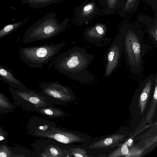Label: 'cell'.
<instances>
[{
    "label": "cell",
    "instance_id": "8992f818",
    "mask_svg": "<svg viewBox=\"0 0 157 157\" xmlns=\"http://www.w3.org/2000/svg\"><path fill=\"white\" fill-rule=\"evenodd\" d=\"M9 89L14 98L22 99L32 110L37 111L40 109L53 106L42 94L35 90L27 88L17 90L11 87H10Z\"/></svg>",
    "mask_w": 157,
    "mask_h": 157
},
{
    "label": "cell",
    "instance_id": "7c38bea8",
    "mask_svg": "<svg viewBox=\"0 0 157 157\" xmlns=\"http://www.w3.org/2000/svg\"><path fill=\"white\" fill-rule=\"evenodd\" d=\"M0 79L7 83L10 87L19 90L26 88L22 82L16 78L13 74L6 68L0 65Z\"/></svg>",
    "mask_w": 157,
    "mask_h": 157
},
{
    "label": "cell",
    "instance_id": "4fadbf2b",
    "mask_svg": "<svg viewBox=\"0 0 157 157\" xmlns=\"http://www.w3.org/2000/svg\"><path fill=\"white\" fill-rule=\"evenodd\" d=\"M104 31L101 26H97L95 28L87 29L84 32L86 39L90 42L97 44L102 41H107L104 36Z\"/></svg>",
    "mask_w": 157,
    "mask_h": 157
},
{
    "label": "cell",
    "instance_id": "52a82bcc",
    "mask_svg": "<svg viewBox=\"0 0 157 157\" xmlns=\"http://www.w3.org/2000/svg\"><path fill=\"white\" fill-rule=\"evenodd\" d=\"M123 38L119 35L113 40L106 52L105 58L106 66L104 76H110L120 64L122 54Z\"/></svg>",
    "mask_w": 157,
    "mask_h": 157
},
{
    "label": "cell",
    "instance_id": "603a6c76",
    "mask_svg": "<svg viewBox=\"0 0 157 157\" xmlns=\"http://www.w3.org/2000/svg\"><path fill=\"white\" fill-rule=\"evenodd\" d=\"M4 139V138L2 136H0V140H3Z\"/></svg>",
    "mask_w": 157,
    "mask_h": 157
},
{
    "label": "cell",
    "instance_id": "8fae6325",
    "mask_svg": "<svg viewBox=\"0 0 157 157\" xmlns=\"http://www.w3.org/2000/svg\"><path fill=\"white\" fill-rule=\"evenodd\" d=\"M125 137L124 135L119 134L109 135L94 142L89 147L91 148L113 147L118 145Z\"/></svg>",
    "mask_w": 157,
    "mask_h": 157
},
{
    "label": "cell",
    "instance_id": "ac0fdd59",
    "mask_svg": "<svg viewBox=\"0 0 157 157\" xmlns=\"http://www.w3.org/2000/svg\"><path fill=\"white\" fill-rule=\"evenodd\" d=\"M13 105L7 98L0 92V110L2 112L9 111L10 109L12 110Z\"/></svg>",
    "mask_w": 157,
    "mask_h": 157
},
{
    "label": "cell",
    "instance_id": "2e32d148",
    "mask_svg": "<svg viewBox=\"0 0 157 157\" xmlns=\"http://www.w3.org/2000/svg\"><path fill=\"white\" fill-rule=\"evenodd\" d=\"M37 111L45 115L52 118L62 117L65 115V113L60 109L54 106L40 109Z\"/></svg>",
    "mask_w": 157,
    "mask_h": 157
},
{
    "label": "cell",
    "instance_id": "3957f363",
    "mask_svg": "<svg viewBox=\"0 0 157 157\" xmlns=\"http://www.w3.org/2000/svg\"><path fill=\"white\" fill-rule=\"evenodd\" d=\"M123 50L127 63L131 72L140 74L141 70L142 58L146 50L142 37L140 35L129 32L123 35Z\"/></svg>",
    "mask_w": 157,
    "mask_h": 157
},
{
    "label": "cell",
    "instance_id": "277c9868",
    "mask_svg": "<svg viewBox=\"0 0 157 157\" xmlns=\"http://www.w3.org/2000/svg\"><path fill=\"white\" fill-rule=\"evenodd\" d=\"M63 42L56 44H45L39 46L21 48L19 50L21 59L32 68H42L48 64L51 58L57 54L65 45Z\"/></svg>",
    "mask_w": 157,
    "mask_h": 157
},
{
    "label": "cell",
    "instance_id": "ffe728a7",
    "mask_svg": "<svg viewBox=\"0 0 157 157\" xmlns=\"http://www.w3.org/2000/svg\"><path fill=\"white\" fill-rule=\"evenodd\" d=\"M46 152L48 155V156L64 157L66 156L67 153L64 150H60L59 148L56 147L55 146H52L48 147L46 150Z\"/></svg>",
    "mask_w": 157,
    "mask_h": 157
},
{
    "label": "cell",
    "instance_id": "d6986e66",
    "mask_svg": "<svg viewBox=\"0 0 157 157\" xmlns=\"http://www.w3.org/2000/svg\"><path fill=\"white\" fill-rule=\"evenodd\" d=\"M127 143V142L124 143L121 147L110 154L108 157H119L125 155L126 156L129 152Z\"/></svg>",
    "mask_w": 157,
    "mask_h": 157
},
{
    "label": "cell",
    "instance_id": "7402d4cb",
    "mask_svg": "<svg viewBox=\"0 0 157 157\" xmlns=\"http://www.w3.org/2000/svg\"><path fill=\"white\" fill-rule=\"evenodd\" d=\"M7 153H6L5 151H0V157H6L7 156H9L7 155Z\"/></svg>",
    "mask_w": 157,
    "mask_h": 157
},
{
    "label": "cell",
    "instance_id": "ba28073f",
    "mask_svg": "<svg viewBox=\"0 0 157 157\" xmlns=\"http://www.w3.org/2000/svg\"><path fill=\"white\" fill-rule=\"evenodd\" d=\"M38 136L48 137L65 144L82 142L84 140L80 133L61 129L56 127H49L46 130L36 134Z\"/></svg>",
    "mask_w": 157,
    "mask_h": 157
},
{
    "label": "cell",
    "instance_id": "e0dca14e",
    "mask_svg": "<svg viewBox=\"0 0 157 157\" xmlns=\"http://www.w3.org/2000/svg\"><path fill=\"white\" fill-rule=\"evenodd\" d=\"M27 20V19H26L5 26L0 30V39L6 36L16 30L25 23Z\"/></svg>",
    "mask_w": 157,
    "mask_h": 157
},
{
    "label": "cell",
    "instance_id": "44dd1931",
    "mask_svg": "<svg viewBox=\"0 0 157 157\" xmlns=\"http://www.w3.org/2000/svg\"><path fill=\"white\" fill-rule=\"evenodd\" d=\"M70 152H69V153L72 155L71 156L76 157L88 156L86 155L87 152L84 150L75 148L73 149V150H71Z\"/></svg>",
    "mask_w": 157,
    "mask_h": 157
},
{
    "label": "cell",
    "instance_id": "5b68a950",
    "mask_svg": "<svg viewBox=\"0 0 157 157\" xmlns=\"http://www.w3.org/2000/svg\"><path fill=\"white\" fill-rule=\"evenodd\" d=\"M40 93L52 103L65 105L74 101L75 94L68 87L59 82H43L40 85Z\"/></svg>",
    "mask_w": 157,
    "mask_h": 157
},
{
    "label": "cell",
    "instance_id": "6da1fadb",
    "mask_svg": "<svg viewBox=\"0 0 157 157\" xmlns=\"http://www.w3.org/2000/svg\"><path fill=\"white\" fill-rule=\"evenodd\" d=\"M94 59L84 48L75 46L60 55L55 60V68L61 73L82 84L93 79L87 68Z\"/></svg>",
    "mask_w": 157,
    "mask_h": 157
},
{
    "label": "cell",
    "instance_id": "30bf717a",
    "mask_svg": "<svg viewBox=\"0 0 157 157\" xmlns=\"http://www.w3.org/2000/svg\"><path fill=\"white\" fill-rule=\"evenodd\" d=\"M93 5L92 3H87L85 2L76 7L74 10L73 21L79 26L87 23L94 8Z\"/></svg>",
    "mask_w": 157,
    "mask_h": 157
},
{
    "label": "cell",
    "instance_id": "9c48e42d",
    "mask_svg": "<svg viewBox=\"0 0 157 157\" xmlns=\"http://www.w3.org/2000/svg\"><path fill=\"white\" fill-rule=\"evenodd\" d=\"M157 78V73L155 75L151 74L144 79L140 85L141 90L139 98L138 104L141 114H142L144 111Z\"/></svg>",
    "mask_w": 157,
    "mask_h": 157
},
{
    "label": "cell",
    "instance_id": "5bb4252c",
    "mask_svg": "<svg viewBox=\"0 0 157 157\" xmlns=\"http://www.w3.org/2000/svg\"><path fill=\"white\" fill-rule=\"evenodd\" d=\"M67 0H21V3L28 4L32 7L38 9Z\"/></svg>",
    "mask_w": 157,
    "mask_h": 157
},
{
    "label": "cell",
    "instance_id": "9a60e30c",
    "mask_svg": "<svg viewBox=\"0 0 157 157\" xmlns=\"http://www.w3.org/2000/svg\"><path fill=\"white\" fill-rule=\"evenodd\" d=\"M152 98L149 109L145 117V120L150 123L156 109L157 103V78L155 79Z\"/></svg>",
    "mask_w": 157,
    "mask_h": 157
},
{
    "label": "cell",
    "instance_id": "7a4b0ae2",
    "mask_svg": "<svg viewBox=\"0 0 157 157\" xmlns=\"http://www.w3.org/2000/svg\"><path fill=\"white\" fill-rule=\"evenodd\" d=\"M69 20L66 18L59 23L55 12L48 13L28 29L22 41L28 43L52 38L64 31Z\"/></svg>",
    "mask_w": 157,
    "mask_h": 157
}]
</instances>
